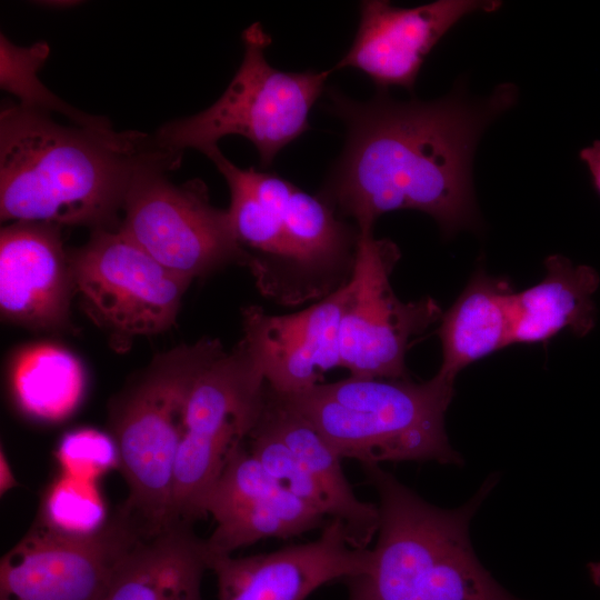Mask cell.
<instances>
[{
  "mask_svg": "<svg viewBox=\"0 0 600 600\" xmlns=\"http://www.w3.org/2000/svg\"><path fill=\"white\" fill-rule=\"evenodd\" d=\"M386 92L358 102L328 89L327 109L347 136L318 196L359 232L396 210L431 216L444 237L477 226L474 150L488 124L514 104L517 88L503 83L479 102L460 94L396 101Z\"/></svg>",
  "mask_w": 600,
  "mask_h": 600,
  "instance_id": "6da1fadb",
  "label": "cell"
},
{
  "mask_svg": "<svg viewBox=\"0 0 600 600\" xmlns=\"http://www.w3.org/2000/svg\"><path fill=\"white\" fill-rule=\"evenodd\" d=\"M183 153L154 136L63 126L51 114L6 104L0 112V217L117 230L119 210L144 169H178Z\"/></svg>",
  "mask_w": 600,
  "mask_h": 600,
  "instance_id": "7a4b0ae2",
  "label": "cell"
},
{
  "mask_svg": "<svg viewBox=\"0 0 600 600\" xmlns=\"http://www.w3.org/2000/svg\"><path fill=\"white\" fill-rule=\"evenodd\" d=\"M213 163L230 190L234 234L254 251L250 271L262 294L298 304L323 299L350 280L359 231L326 200L276 173L241 169L222 153Z\"/></svg>",
  "mask_w": 600,
  "mask_h": 600,
  "instance_id": "3957f363",
  "label": "cell"
},
{
  "mask_svg": "<svg viewBox=\"0 0 600 600\" xmlns=\"http://www.w3.org/2000/svg\"><path fill=\"white\" fill-rule=\"evenodd\" d=\"M360 466L379 497V528L367 568L343 580L348 600H514L473 553L469 522L480 498L444 510L380 464Z\"/></svg>",
  "mask_w": 600,
  "mask_h": 600,
  "instance_id": "277c9868",
  "label": "cell"
},
{
  "mask_svg": "<svg viewBox=\"0 0 600 600\" xmlns=\"http://www.w3.org/2000/svg\"><path fill=\"white\" fill-rule=\"evenodd\" d=\"M453 383L439 372L423 382L350 376L294 393H277L341 459L377 464L458 463L460 457L444 429Z\"/></svg>",
  "mask_w": 600,
  "mask_h": 600,
  "instance_id": "5b68a950",
  "label": "cell"
},
{
  "mask_svg": "<svg viewBox=\"0 0 600 600\" xmlns=\"http://www.w3.org/2000/svg\"><path fill=\"white\" fill-rule=\"evenodd\" d=\"M223 352L218 339L203 338L160 353L111 402L112 437L129 487L120 508L147 534L173 522L174 466L189 394Z\"/></svg>",
  "mask_w": 600,
  "mask_h": 600,
  "instance_id": "8992f818",
  "label": "cell"
},
{
  "mask_svg": "<svg viewBox=\"0 0 600 600\" xmlns=\"http://www.w3.org/2000/svg\"><path fill=\"white\" fill-rule=\"evenodd\" d=\"M243 58L221 97L190 117L163 123L153 134L164 149L202 153L220 139L241 136L256 147L262 167L310 129L311 108L324 91L332 70L284 72L270 66V36L260 22L242 32Z\"/></svg>",
  "mask_w": 600,
  "mask_h": 600,
  "instance_id": "52a82bcc",
  "label": "cell"
},
{
  "mask_svg": "<svg viewBox=\"0 0 600 600\" xmlns=\"http://www.w3.org/2000/svg\"><path fill=\"white\" fill-rule=\"evenodd\" d=\"M267 381L242 339L197 378L189 394L176 458L172 520L206 518L208 496L261 413Z\"/></svg>",
  "mask_w": 600,
  "mask_h": 600,
  "instance_id": "ba28073f",
  "label": "cell"
},
{
  "mask_svg": "<svg viewBox=\"0 0 600 600\" xmlns=\"http://www.w3.org/2000/svg\"><path fill=\"white\" fill-rule=\"evenodd\" d=\"M176 169L154 166L141 171L126 197L119 229L171 272L192 281L229 263L252 266L239 242L228 210L213 207L200 179L176 184Z\"/></svg>",
  "mask_w": 600,
  "mask_h": 600,
  "instance_id": "9c48e42d",
  "label": "cell"
},
{
  "mask_svg": "<svg viewBox=\"0 0 600 600\" xmlns=\"http://www.w3.org/2000/svg\"><path fill=\"white\" fill-rule=\"evenodd\" d=\"M74 290L117 350L133 338L162 332L177 318L190 280L149 256L120 229L92 230L69 253Z\"/></svg>",
  "mask_w": 600,
  "mask_h": 600,
  "instance_id": "30bf717a",
  "label": "cell"
},
{
  "mask_svg": "<svg viewBox=\"0 0 600 600\" xmlns=\"http://www.w3.org/2000/svg\"><path fill=\"white\" fill-rule=\"evenodd\" d=\"M400 258L398 246L359 232L356 260L339 330L341 367L352 377L407 378L406 353L414 339L441 317L431 298L403 302L390 276Z\"/></svg>",
  "mask_w": 600,
  "mask_h": 600,
  "instance_id": "8fae6325",
  "label": "cell"
},
{
  "mask_svg": "<svg viewBox=\"0 0 600 600\" xmlns=\"http://www.w3.org/2000/svg\"><path fill=\"white\" fill-rule=\"evenodd\" d=\"M246 443L286 489L326 519L340 521L350 546L369 548L379 528L378 506L358 499L341 458L268 383L261 413Z\"/></svg>",
  "mask_w": 600,
  "mask_h": 600,
  "instance_id": "7c38bea8",
  "label": "cell"
},
{
  "mask_svg": "<svg viewBox=\"0 0 600 600\" xmlns=\"http://www.w3.org/2000/svg\"><path fill=\"white\" fill-rule=\"evenodd\" d=\"M146 533L120 508L90 536L37 519L0 562V600H103L131 548Z\"/></svg>",
  "mask_w": 600,
  "mask_h": 600,
  "instance_id": "4fadbf2b",
  "label": "cell"
},
{
  "mask_svg": "<svg viewBox=\"0 0 600 600\" xmlns=\"http://www.w3.org/2000/svg\"><path fill=\"white\" fill-rule=\"evenodd\" d=\"M496 0H439L416 8L388 1L360 2L354 40L333 69L352 68L367 74L379 91L400 87L413 91L424 59L461 19L493 12Z\"/></svg>",
  "mask_w": 600,
  "mask_h": 600,
  "instance_id": "5bb4252c",
  "label": "cell"
},
{
  "mask_svg": "<svg viewBox=\"0 0 600 600\" xmlns=\"http://www.w3.org/2000/svg\"><path fill=\"white\" fill-rule=\"evenodd\" d=\"M206 512L216 528L204 540L209 557L230 556L264 538H292L328 519L278 482L244 442L211 489Z\"/></svg>",
  "mask_w": 600,
  "mask_h": 600,
  "instance_id": "9a60e30c",
  "label": "cell"
},
{
  "mask_svg": "<svg viewBox=\"0 0 600 600\" xmlns=\"http://www.w3.org/2000/svg\"><path fill=\"white\" fill-rule=\"evenodd\" d=\"M371 549L348 542L340 521L330 519L307 543L248 557H209L217 577L218 600H304L334 580L362 572Z\"/></svg>",
  "mask_w": 600,
  "mask_h": 600,
  "instance_id": "2e32d148",
  "label": "cell"
},
{
  "mask_svg": "<svg viewBox=\"0 0 600 600\" xmlns=\"http://www.w3.org/2000/svg\"><path fill=\"white\" fill-rule=\"evenodd\" d=\"M348 294L347 283L311 307L284 316L258 306L243 310V340L259 363L268 386L289 394L322 383L341 367L339 330Z\"/></svg>",
  "mask_w": 600,
  "mask_h": 600,
  "instance_id": "e0dca14e",
  "label": "cell"
},
{
  "mask_svg": "<svg viewBox=\"0 0 600 600\" xmlns=\"http://www.w3.org/2000/svg\"><path fill=\"white\" fill-rule=\"evenodd\" d=\"M76 292L60 226L17 221L0 232V308L7 319L37 329L68 326Z\"/></svg>",
  "mask_w": 600,
  "mask_h": 600,
  "instance_id": "ac0fdd59",
  "label": "cell"
},
{
  "mask_svg": "<svg viewBox=\"0 0 600 600\" xmlns=\"http://www.w3.org/2000/svg\"><path fill=\"white\" fill-rule=\"evenodd\" d=\"M192 527L174 521L141 537L119 564L103 600H201L209 553Z\"/></svg>",
  "mask_w": 600,
  "mask_h": 600,
  "instance_id": "d6986e66",
  "label": "cell"
},
{
  "mask_svg": "<svg viewBox=\"0 0 600 600\" xmlns=\"http://www.w3.org/2000/svg\"><path fill=\"white\" fill-rule=\"evenodd\" d=\"M546 277L511 298L512 343L544 342L562 330L587 336L596 324L598 272L561 254L544 261Z\"/></svg>",
  "mask_w": 600,
  "mask_h": 600,
  "instance_id": "ffe728a7",
  "label": "cell"
},
{
  "mask_svg": "<svg viewBox=\"0 0 600 600\" xmlns=\"http://www.w3.org/2000/svg\"><path fill=\"white\" fill-rule=\"evenodd\" d=\"M508 281L477 271L451 308L442 314L439 373L454 380L469 364L512 344Z\"/></svg>",
  "mask_w": 600,
  "mask_h": 600,
  "instance_id": "44dd1931",
  "label": "cell"
},
{
  "mask_svg": "<svg viewBox=\"0 0 600 600\" xmlns=\"http://www.w3.org/2000/svg\"><path fill=\"white\" fill-rule=\"evenodd\" d=\"M11 379L21 409L46 421L69 416L81 400L86 382L80 361L54 344H36L22 351Z\"/></svg>",
  "mask_w": 600,
  "mask_h": 600,
  "instance_id": "7402d4cb",
  "label": "cell"
},
{
  "mask_svg": "<svg viewBox=\"0 0 600 600\" xmlns=\"http://www.w3.org/2000/svg\"><path fill=\"white\" fill-rule=\"evenodd\" d=\"M50 54L46 41L20 47L0 33V87L13 94L21 107L43 113L57 112L68 118L72 124L94 129L111 130V122L99 116L78 110L51 92L40 80L38 72Z\"/></svg>",
  "mask_w": 600,
  "mask_h": 600,
  "instance_id": "603a6c76",
  "label": "cell"
},
{
  "mask_svg": "<svg viewBox=\"0 0 600 600\" xmlns=\"http://www.w3.org/2000/svg\"><path fill=\"white\" fill-rule=\"evenodd\" d=\"M50 528L90 536L108 522L107 508L96 481L62 473L49 487L38 517Z\"/></svg>",
  "mask_w": 600,
  "mask_h": 600,
  "instance_id": "cb8c5ba5",
  "label": "cell"
},
{
  "mask_svg": "<svg viewBox=\"0 0 600 600\" xmlns=\"http://www.w3.org/2000/svg\"><path fill=\"white\" fill-rule=\"evenodd\" d=\"M57 458L63 473L93 481L119 467L113 437L91 428L66 433L59 443Z\"/></svg>",
  "mask_w": 600,
  "mask_h": 600,
  "instance_id": "d4e9b609",
  "label": "cell"
},
{
  "mask_svg": "<svg viewBox=\"0 0 600 600\" xmlns=\"http://www.w3.org/2000/svg\"><path fill=\"white\" fill-rule=\"evenodd\" d=\"M580 159L586 163L591 174L592 184L600 196V140L583 148L579 153Z\"/></svg>",
  "mask_w": 600,
  "mask_h": 600,
  "instance_id": "484cf974",
  "label": "cell"
},
{
  "mask_svg": "<svg viewBox=\"0 0 600 600\" xmlns=\"http://www.w3.org/2000/svg\"><path fill=\"white\" fill-rule=\"evenodd\" d=\"M17 480L12 472V469L8 462V459L1 449L0 452V491L1 494L6 493L10 489L17 487Z\"/></svg>",
  "mask_w": 600,
  "mask_h": 600,
  "instance_id": "4316f807",
  "label": "cell"
},
{
  "mask_svg": "<svg viewBox=\"0 0 600 600\" xmlns=\"http://www.w3.org/2000/svg\"><path fill=\"white\" fill-rule=\"evenodd\" d=\"M589 574L597 587H600V561L589 564Z\"/></svg>",
  "mask_w": 600,
  "mask_h": 600,
  "instance_id": "83f0119b",
  "label": "cell"
},
{
  "mask_svg": "<svg viewBox=\"0 0 600 600\" xmlns=\"http://www.w3.org/2000/svg\"><path fill=\"white\" fill-rule=\"evenodd\" d=\"M39 3L41 6H47L50 8H68V7L76 6L78 2L77 1H42Z\"/></svg>",
  "mask_w": 600,
  "mask_h": 600,
  "instance_id": "f1b7e54d",
  "label": "cell"
}]
</instances>
